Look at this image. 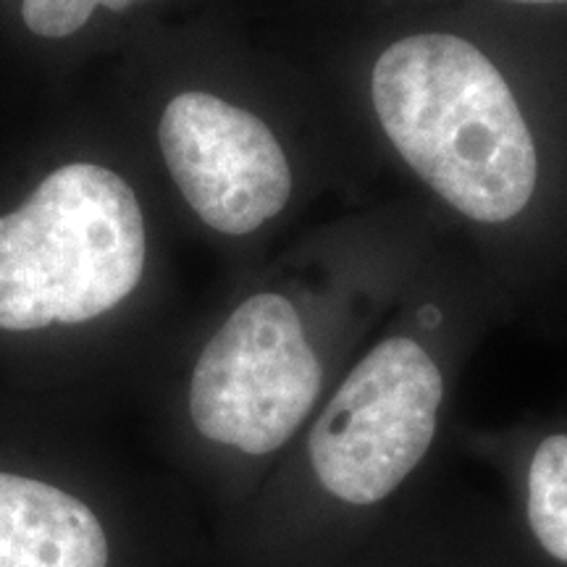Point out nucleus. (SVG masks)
<instances>
[{
  "mask_svg": "<svg viewBox=\"0 0 567 567\" xmlns=\"http://www.w3.org/2000/svg\"><path fill=\"white\" fill-rule=\"evenodd\" d=\"M354 84L410 200L509 308L567 284V40L400 27Z\"/></svg>",
  "mask_w": 567,
  "mask_h": 567,
  "instance_id": "1",
  "label": "nucleus"
},
{
  "mask_svg": "<svg viewBox=\"0 0 567 567\" xmlns=\"http://www.w3.org/2000/svg\"><path fill=\"white\" fill-rule=\"evenodd\" d=\"M509 302L446 243L310 417L305 478L331 520L373 536L421 492L465 368Z\"/></svg>",
  "mask_w": 567,
  "mask_h": 567,
  "instance_id": "2",
  "label": "nucleus"
},
{
  "mask_svg": "<svg viewBox=\"0 0 567 567\" xmlns=\"http://www.w3.org/2000/svg\"><path fill=\"white\" fill-rule=\"evenodd\" d=\"M145 271V218L122 176L69 163L0 216V329L84 323L132 295Z\"/></svg>",
  "mask_w": 567,
  "mask_h": 567,
  "instance_id": "3",
  "label": "nucleus"
},
{
  "mask_svg": "<svg viewBox=\"0 0 567 567\" xmlns=\"http://www.w3.org/2000/svg\"><path fill=\"white\" fill-rule=\"evenodd\" d=\"M158 140L182 197L221 237H252L292 205V153L271 122L243 103L208 90L182 92L163 111Z\"/></svg>",
  "mask_w": 567,
  "mask_h": 567,
  "instance_id": "4",
  "label": "nucleus"
},
{
  "mask_svg": "<svg viewBox=\"0 0 567 567\" xmlns=\"http://www.w3.org/2000/svg\"><path fill=\"white\" fill-rule=\"evenodd\" d=\"M499 478L509 528L536 567H567V413L457 431Z\"/></svg>",
  "mask_w": 567,
  "mask_h": 567,
  "instance_id": "5",
  "label": "nucleus"
},
{
  "mask_svg": "<svg viewBox=\"0 0 567 567\" xmlns=\"http://www.w3.org/2000/svg\"><path fill=\"white\" fill-rule=\"evenodd\" d=\"M371 549V567H536L505 509L439 499L425 486L375 530Z\"/></svg>",
  "mask_w": 567,
  "mask_h": 567,
  "instance_id": "6",
  "label": "nucleus"
},
{
  "mask_svg": "<svg viewBox=\"0 0 567 567\" xmlns=\"http://www.w3.org/2000/svg\"><path fill=\"white\" fill-rule=\"evenodd\" d=\"M109 542L82 499L0 473V567H105Z\"/></svg>",
  "mask_w": 567,
  "mask_h": 567,
  "instance_id": "7",
  "label": "nucleus"
},
{
  "mask_svg": "<svg viewBox=\"0 0 567 567\" xmlns=\"http://www.w3.org/2000/svg\"><path fill=\"white\" fill-rule=\"evenodd\" d=\"M132 3L137 0H21V19L30 27V32L59 40L80 32L97 6L124 11Z\"/></svg>",
  "mask_w": 567,
  "mask_h": 567,
  "instance_id": "8",
  "label": "nucleus"
},
{
  "mask_svg": "<svg viewBox=\"0 0 567 567\" xmlns=\"http://www.w3.org/2000/svg\"><path fill=\"white\" fill-rule=\"evenodd\" d=\"M496 3L509 6V9H523V11L567 9V0H496Z\"/></svg>",
  "mask_w": 567,
  "mask_h": 567,
  "instance_id": "9",
  "label": "nucleus"
}]
</instances>
